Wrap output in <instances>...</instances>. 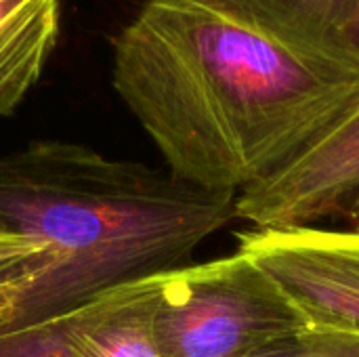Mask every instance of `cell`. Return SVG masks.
<instances>
[{"label":"cell","mask_w":359,"mask_h":357,"mask_svg":"<svg viewBox=\"0 0 359 357\" xmlns=\"http://www.w3.org/2000/svg\"><path fill=\"white\" fill-rule=\"evenodd\" d=\"M111 78L166 170L212 191L276 175L359 112V59L288 46L221 0H147Z\"/></svg>","instance_id":"cell-1"},{"label":"cell","mask_w":359,"mask_h":357,"mask_svg":"<svg viewBox=\"0 0 359 357\" xmlns=\"http://www.w3.org/2000/svg\"><path fill=\"white\" fill-rule=\"evenodd\" d=\"M236 196L69 141L0 156V231L42 248L38 269L0 288V332L191 265L194 250L236 219Z\"/></svg>","instance_id":"cell-2"},{"label":"cell","mask_w":359,"mask_h":357,"mask_svg":"<svg viewBox=\"0 0 359 357\" xmlns=\"http://www.w3.org/2000/svg\"><path fill=\"white\" fill-rule=\"evenodd\" d=\"M151 328L160 357H261L309 326L282 288L236 250L164 274Z\"/></svg>","instance_id":"cell-3"},{"label":"cell","mask_w":359,"mask_h":357,"mask_svg":"<svg viewBox=\"0 0 359 357\" xmlns=\"http://www.w3.org/2000/svg\"><path fill=\"white\" fill-rule=\"evenodd\" d=\"M236 238L238 250L282 288L309 328L359 339V229L250 227Z\"/></svg>","instance_id":"cell-4"},{"label":"cell","mask_w":359,"mask_h":357,"mask_svg":"<svg viewBox=\"0 0 359 357\" xmlns=\"http://www.w3.org/2000/svg\"><path fill=\"white\" fill-rule=\"evenodd\" d=\"M236 219L252 227L345 219L359 229V112L276 175L242 189Z\"/></svg>","instance_id":"cell-5"},{"label":"cell","mask_w":359,"mask_h":357,"mask_svg":"<svg viewBox=\"0 0 359 357\" xmlns=\"http://www.w3.org/2000/svg\"><path fill=\"white\" fill-rule=\"evenodd\" d=\"M162 276L111 288L46 324L69 357H160L151 322Z\"/></svg>","instance_id":"cell-6"},{"label":"cell","mask_w":359,"mask_h":357,"mask_svg":"<svg viewBox=\"0 0 359 357\" xmlns=\"http://www.w3.org/2000/svg\"><path fill=\"white\" fill-rule=\"evenodd\" d=\"M248 25L301 50L359 59V0H221Z\"/></svg>","instance_id":"cell-7"},{"label":"cell","mask_w":359,"mask_h":357,"mask_svg":"<svg viewBox=\"0 0 359 357\" xmlns=\"http://www.w3.org/2000/svg\"><path fill=\"white\" fill-rule=\"evenodd\" d=\"M59 36V0H0V118L40 80Z\"/></svg>","instance_id":"cell-8"},{"label":"cell","mask_w":359,"mask_h":357,"mask_svg":"<svg viewBox=\"0 0 359 357\" xmlns=\"http://www.w3.org/2000/svg\"><path fill=\"white\" fill-rule=\"evenodd\" d=\"M261 357H359V339L343 332L307 328Z\"/></svg>","instance_id":"cell-9"},{"label":"cell","mask_w":359,"mask_h":357,"mask_svg":"<svg viewBox=\"0 0 359 357\" xmlns=\"http://www.w3.org/2000/svg\"><path fill=\"white\" fill-rule=\"evenodd\" d=\"M0 357H69L50 324L0 332Z\"/></svg>","instance_id":"cell-10"},{"label":"cell","mask_w":359,"mask_h":357,"mask_svg":"<svg viewBox=\"0 0 359 357\" xmlns=\"http://www.w3.org/2000/svg\"><path fill=\"white\" fill-rule=\"evenodd\" d=\"M42 248L0 231V288L8 286L11 282L25 280L34 269L40 267Z\"/></svg>","instance_id":"cell-11"}]
</instances>
